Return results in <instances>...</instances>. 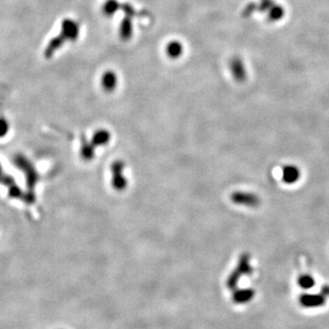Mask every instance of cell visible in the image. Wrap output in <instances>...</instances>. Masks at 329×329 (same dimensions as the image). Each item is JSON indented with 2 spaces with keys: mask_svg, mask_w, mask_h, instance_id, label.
I'll use <instances>...</instances> for the list:
<instances>
[{
  "mask_svg": "<svg viewBox=\"0 0 329 329\" xmlns=\"http://www.w3.org/2000/svg\"><path fill=\"white\" fill-rule=\"evenodd\" d=\"M253 272V268L250 264V255L242 254L239 261L238 266L236 270L229 275L227 284L229 288L236 287L237 282H239L240 278L243 275L251 274Z\"/></svg>",
  "mask_w": 329,
  "mask_h": 329,
  "instance_id": "6da1fadb",
  "label": "cell"
},
{
  "mask_svg": "<svg viewBox=\"0 0 329 329\" xmlns=\"http://www.w3.org/2000/svg\"><path fill=\"white\" fill-rule=\"evenodd\" d=\"M125 164L122 160H116L112 164V185L118 191H122L127 186L126 177L123 176Z\"/></svg>",
  "mask_w": 329,
  "mask_h": 329,
  "instance_id": "7a4b0ae2",
  "label": "cell"
},
{
  "mask_svg": "<svg viewBox=\"0 0 329 329\" xmlns=\"http://www.w3.org/2000/svg\"><path fill=\"white\" fill-rule=\"evenodd\" d=\"M230 200L238 205L246 206L250 208H256L260 205L261 200L257 195L253 194L251 192H243V191H236L230 195Z\"/></svg>",
  "mask_w": 329,
  "mask_h": 329,
  "instance_id": "3957f363",
  "label": "cell"
},
{
  "mask_svg": "<svg viewBox=\"0 0 329 329\" xmlns=\"http://www.w3.org/2000/svg\"><path fill=\"white\" fill-rule=\"evenodd\" d=\"M282 177L283 182L288 185H292L299 180L301 171L294 164H286L282 167Z\"/></svg>",
  "mask_w": 329,
  "mask_h": 329,
  "instance_id": "277c9868",
  "label": "cell"
},
{
  "mask_svg": "<svg viewBox=\"0 0 329 329\" xmlns=\"http://www.w3.org/2000/svg\"><path fill=\"white\" fill-rule=\"evenodd\" d=\"M300 304L306 307H318L326 303V297L323 294H303L300 297Z\"/></svg>",
  "mask_w": 329,
  "mask_h": 329,
  "instance_id": "5b68a950",
  "label": "cell"
},
{
  "mask_svg": "<svg viewBox=\"0 0 329 329\" xmlns=\"http://www.w3.org/2000/svg\"><path fill=\"white\" fill-rule=\"evenodd\" d=\"M229 67H230V71L232 73V76L235 78L236 81L243 82L246 79L245 67L240 58H233L231 59Z\"/></svg>",
  "mask_w": 329,
  "mask_h": 329,
  "instance_id": "8992f818",
  "label": "cell"
},
{
  "mask_svg": "<svg viewBox=\"0 0 329 329\" xmlns=\"http://www.w3.org/2000/svg\"><path fill=\"white\" fill-rule=\"evenodd\" d=\"M117 83V75L113 71H106L102 76V86L106 92H112L116 88Z\"/></svg>",
  "mask_w": 329,
  "mask_h": 329,
  "instance_id": "52a82bcc",
  "label": "cell"
},
{
  "mask_svg": "<svg viewBox=\"0 0 329 329\" xmlns=\"http://www.w3.org/2000/svg\"><path fill=\"white\" fill-rule=\"evenodd\" d=\"M184 48L181 44V42L178 41H171L167 43L165 47V53L172 58V59H176L182 55Z\"/></svg>",
  "mask_w": 329,
  "mask_h": 329,
  "instance_id": "ba28073f",
  "label": "cell"
},
{
  "mask_svg": "<svg viewBox=\"0 0 329 329\" xmlns=\"http://www.w3.org/2000/svg\"><path fill=\"white\" fill-rule=\"evenodd\" d=\"M133 34V23L130 17H125L122 20L120 27V35L124 41L129 40Z\"/></svg>",
  "mask_w": 329,
  "mask_h": 329,
  "instance_id": "9c48e42d",
  "label": "cell"
},
{
  "mask_svg": "<svg viewBox=\"0 0 329 329\" xmlns=\"http://www.w3.org/2000/svg\"><path fill=\"white\" fill-rule=\"evenodd\" d=\"M254 296V291L252 289H242L233 294V301L238 304H245Z\"/></svg>",
  "mask_w": 329,
  "mask_h": 329,
  "instance_id": "30bf717a",
  "label": "cell"
},
{
  "mask_svg": "<svg viewBox=\"0 0 329 329\" xmlns=\"http://www.w3.org/2000/svg\"><path fill=\"white\" fill-rule=\"evenodd\" d=\"M110 138H111V135L108 131H106V130L98 131L94 136V145H96V146L106 145L108 142L110 141Z\"/></svg>",
  "mask_w": 329,
  "mask_h": 329,
  "instance_id": "8fae6325",
  "label": "cell"
},
{
  "mask_svg": "<svg viewBox=\"0 0 329 329\" xmlns=\"http://www.w3.org/2000/svg\"><path fill=\"white\" fill-rule=\"evenodd\" d=\"M120 7H121V5L118 3L116 0H108L105 3L103 9H104V13L107 16H112Z\"/></svg>",
  "mask_w": 329,
  "mask_h": 329,
  "instance_id": "7c38bea8",
  "label": "cell"
},
{
  "mask_svg": "<svg viewBox=\"0 0 329 329\" xmlns=\"http://www.w3.org/2000/svg\"><path fill=\"white\" fill-rule=\"evenodd\" d=\"M63 30L65 31V34L67 37L71 38V39H75L78 36V32H79V29L78 26L74 21H67L65 22Z\"/></svg>",
  "mask_w": 329,
  "mask_h": 329,
  "instance_id": "4fadbf2b",
  "label": "cell"
},
{
  "mask_svg": "<svg viewBox=\"0 0 329 329\" xmlns=\"http://www.w3.org/2000/svg\"><path fill=\"white\" fill-rule=\"evenodd\" d=\"M315 279L309 274H303L298 278V284L303 289H310L315 285Z\"/></svg>",
  "mask_w": 329,
  "mask_h": 329,
  "instance_id": "5bb4252c",
  "label": "cell"
},
{
  "mask_svg": "<svg viewBox=\"0 0 329 329\" xmlns=\"http://www.w3.org/2000/svg\"><path fill=\"white\" fill-rule=\"evenodd\" d=\"M281 16H282V9L280 7H277V6L271 7V18H273V19H277V18H280Z\"/></svg>",
  "mask_w": 329,
  "mask_h": 329,
  "instance_id": "9a60e30c",
  "label": "cell"
},
{
  "mask_svg": "<svg viewBox=\"0 0 329 329\" xmlns=\"http://www.w3.org/2000/svg\"><path fill=\"white\" fill-rule=\"evenodd\" d=\"M122 6H123V11L125 13L126 17L132 18L133 16H135V9H134V7L131 6V5H129V4H124Z\"/></svg>",
  "mask_w": 329,
  "mask_h": 329,
  "instance_id": "2e32d148",
  "label": "cell"
},
{
  "mask_svg": "<svg viewBox=\"0 0 329 329\" xmlns=\"http://www.w3.org/2000/svg\"><path fill=\"white\" fill-rule=\"evenodd\" d=\"M321 294H323L324 296H329V285H326L322 288L321 290Z\"/></svg>",
  "mask_w": 329,
  "mask_h": 329,
  "instance_id": "e0dca14e",
  "label": "cell"
}]
</instances>
